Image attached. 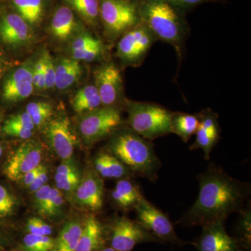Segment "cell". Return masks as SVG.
<instances>
[{
    "label": "cell",
    "instance_id": "83f0119b",
    "mask_svg": "<svg viewBox=\"0 0 251 251\" xmlns=\"http://www.w3.org/2000/svg\"><path fill=\"white\" fill-rule=\"evenodd\" d=\"M26 112L30 116L35 128H42L52 119V105L47 102H31L26 107Z\"/></svg>",
    "mask_w": 251,
    "mask_h": 251
},
{
    "label": "cell",
    "instance_id": "277c9868",
    "mask_svg": "<svg viewBox=\"0 0 251 251\" xmlns=\"http://www.w3.org/2000/svg\"><path fill=\"white\" fill-rule=\"evenodd\" d=\"M130 129L145 139L153 140L172 133L173 112L158 104L128 101L126 104Z\"/></svg>",
    "mask_w": 251,
    "mask_h": 251
},
{
    "label": "cell",
    "instance_id": "4fadbf2b",
    "mask_svg": "<svg viewBox=\"0 0 251 251\" xmlns=\"http://www.w3.org/2000/svg\"><path fill=\"white\" fill-rule=\"evenodd\" d=\"M202 227V233L193 242L198 251H244L237 239L227 233L224 221Z\"/></svg>",
    "mask_w": 251,
    "mask_h": 251
},
{
    "label": "cell",
    "instance_id": "d590c367",
    "mask_svg": "<svg viewBox=\"0 0 251 251\" xmlns=\"http://www.w3.org/2000/svg\"><path fill=\"white\" fill-rule=\"evenodd\" d=\"M2 131L4 134L23 140L32 138L35 130L29 129L23 126L16 125L6 120L2 126Z\"/></svg>",
    "mask_w": 251,
    "mask_h": 251
},
{
    "label": "cell",
    "instance_id": "ee69618b",
    "mask_svg": "<svg viewBox=\"0 0 251 251\" xmlns=\"http://www.w3.org/2000/svg\"><path fill=\"white\" fill-rule=\"evenodd\" d=\"M44 165V164H43V163H41L40 166H38L37 168H34L32 171H29L27 174L25 175L22 179L18 183L22 185V186H25V187L28 188V186L34 181V180L36 179L37 175L40 173Z\"/></svg>",
    "mask_w": 251,
    "mask_h": 251
},
{
    "label": "cell",
    "instance_id": "7402d4cb",
    "mask_svg": "<svg viewBox=\"0 0 251 251\" xmlns=\"http://www.w3.org/2000/svg\"><path fill=\"white\" fill-rule=\"evenodd\" d=\"M84 221L72 219L67 221L59 232L55 240L54 251H75L82 229Z\"/></svg>",
    "mask_w": 251,
    "mask_h": 251
},
{
    "label": "cell",
    "instance_id": "d6a6232c",
    "mask_svg": "<svg viewBox=\"0 0 251 251\" xmlns=\"http://www.w3.org/2000/svg\"><path fill=\"white\" fill-rule=\"evenodd\" d=\"M65 201L64 196L57 188L52 187L49 201L40 214L43 217L55 219L62 215Z\"/></svg>",
    "mask_w": 251,
    "mask_h": 251
},
{
    "label": "cell",
    "instance_id": "4dcf8cb0",
    "mask_svg": "<svg viewBox=\"0 0 251 251\" xmlns=\"http://www.w3.org/2000/svg\"><path fill=\"white\" fill-rule=\"evenodd\" d=\"M69 4L87 22L94 23L99 16L98 0H67Z\"/></svg>",
    "mask_w": 251,
    "mask_h": 251
},
{
    "label": "cell",
    "instance_id": "603a6c76",
    "mask_svg": "<svg viewBox=\"0 0 251 251\" xmlns=\"http://www.w3.org/2000/svg\"><path fill=\"white\" fill-rule=\"evenodd\" d=\"M76 27L75 16L72 9L68 6H61L54 13L50 28L54 37L65 41L72 35Z\"/></svg>",
    "mask_w": 251,
    "mask_h": 251
},
{
    "label": "cell",
    "instance_id": "ab89813d",
    "mask_svg": "<svg viewBox=\"0 0 251 251\" xmlns=\"http://www.w3.org/2000/svg\"><path fill=\"white\" fill-rule=\"evenodd\" d=\"M32 78L34 88L39 91L46 90L45 74L41 57L32 67Z\"/></svg>",
    "mask_w": 251,
    "mask_h": 251
},
{
    "label": "cell",
    "instance_id": "8fae6325",
    "mask_svg": "<svg viewBox=\"0 0 251 251\" xmlns=\"http://www.w3.org/2000/svg\"><path fill=\"white\" fill-rule=\"evenodd\" d=\"M44 128L49 148L62 161L71 159L77 145V138L69 117L65 115L51 119Z\"/></svg>",
    "mask_w": 251,
    "mask_h": 251
},
{
    "label": "cell",
    "instance_id": "52a82bcc",
    "mask_svg": "<svg viewBox=\"0 0 251 251\" xmlns=\"http://www.w3.org/2000/svg\"><path fill=\"white\" fill-rule=\"evenodd\" d=\"M99 15L109 35L124 34L140 23L139 12L129 0H101Z\"/></svg>",
    "mask_w": 251,
    "mask_h": 251
},
{
    "label": "cell",
    "instance_id": "74e56055",
    "mask_svg": "<svg viewBox=\"0 0 251 251\" xmlns=\"http://www.w3.org/2000/svg\"><path fill=\"white\" fill-rule=\"evenodd\" d=\"M100 41L89 34H83L75 38L71 45L72 52L82 50L91 46L98 45Z\"/></svg>",
    "mask_w": 251,
    "mask_h": 251
},
{
    "label": "cell",
    "instance_id": "7dc6e473",
    "mask_svg": "<svg viewBox=\"0 0 251 251\" xmlns=\"http://www.w3.org/2000/svg\"><path fill=\"white\" fill-rule=\"evenodd\" d=\"M99 251H117L115 249L110 247H104L103 249H100Z\"/></svg>",
    "mask_w": 251,
    "mask_h": 251
},
{
    "label": "cell",
    "instance_id": "836d02e7",
    "mask_svg": "<svg viewBox=\"0 0 251 251\" xmlns=\"http://www.w3.org/2000/svg\"><path fill=\"white\" fill-rule=\"evenodd\" d=\"M27 233L37 236H49L53 233L52 226L39 217H31L27 220L25 226Z\"/></svg>",
    "mask_w": 251,
    "mask_h": 251
},
{
    "label": "cell",
    "instance_id": "f1b7e54d",
    "mask_svg": "<svg viewBox=\"0 0 251 251\" xmlns=\"http://www.w3.org/2000/svg\"><path fill=\"white\" fill-rule=\"evenodd\" d=\"M237 221V236L234 237L244 251H251V213L250 207L244 208Z\"/></svg>",
    "mask_w": 251,
    "mask_h": 251
},
{
    "label": "cell",
    "instance_id": "cb8c5ba5",
    "mask_svg": "<svg viewBox=\"0 0 251 251\" xmlns=\"http://www.w3.org/2000/svg\"><path fill=\"white\" fill-rule=\"evenodd\" d=\"M80 62L72 59H63L56 65L55 87L59 90H67L75 84L82 75Z\"/></svg>",
    "mask_w": 251,
    "mask_h": 251
},
{
    "label": "cell",
    "instance_id": "484cf974",
    "mask_svg": "<svg viewBox=\"0 0 251 251\" xmlns=\"http://www.w3.org/2000/svg\"><path fill=\"white\" fill-rule=\"evenodd\" d=\"M199 125L198 115L181 112H173L171 119L172 133L177 135L185 143L196 134Z\"/></svg>",
    "mask_w": 251,
    "mask_h": 251
},
{
    "label": "cell",
    "instance_id": "9a60e30c",
    "mask_svg": "<svg viewBox=\"0 0 251 251\" xmlns=\"http://www.w3.org/2000/svg\"><path fill=\"white\" fill-rule=\"evenodd\" d=\"M32 67L23 65L8 75L2 86V99L16 103L30 97L34 91Z\"/></svg>",
    "mask_w": 251,
    "mask_h": 251
},
{
    "label": "cell",
    "instance_id": "2e32d148",
    "mask_svg": "<svg viewBox=\"0 0 251 251\" xmlns=\"http://www.w3.org/2000/svg\"><path fill=\"white\" fill-rule=\"evenodd\" d=\"M199 125L196 130V140L190 150L201 149L206 160L210 159L213 149L219 140L220 126L218 117L210 110H204L198 115Z\"/></svg>",
    "mask_w": 251,
    "mask_h": 251
},
{
    "label": "cell",
    "instance_id": "ffe728a7",
    "mask_svg": "<svg viewBox=\"0 0 251 251\" xmlns=\"http://www.w3.org/2000/svg\"><path fill=\"white\" fill-rule=\"evenodd\" d=\"M82 176L76 163L72 158L64 160L57 166L54 175L55 188L67 199L72 201L75 190L80 184Z\"/></svg>",
    "mask_w": 251,
    "mask_h": 251
},
{
    "label": "cell",
    "instance_id": "e0dca14e",
    "mask_svg": "<svg viewBox=\"0 0 251 251\" xmlns=\"http://www.w3.org/2000/svg\"><path fill=\"white\" fill-rule=\"evenodd\" d=\"M32 37V31L20 15L10 13L0 18V40L10 47H20Z\"/></svg>",
    "mask_w": 251,
    "mask_h": 251
},
{
    "label": "cell",
    "instance_id": "8d00e7d4",
    "mask_svg": "<svg viewBox=\"0 0 251 251\" xmlns=\"http://www.w3.org/2000/svg\"><path fill=\"white\" fill-rule=\"evenodd\" d=\"M103 52V47L102 43L98 45L91 46L90 48L72 52V58L78 61H85V62H93L99 58Z\"/></svg>",
    "mask_w": 251,
    "mask_h": 251
},
{
    "label": "cell",
    "instance_id": "7c38bea8",
    "mask_svg": "<svg viewBox=\"0 0 251 251\" xmlns=\"http://www.w3.org/2000/svg\"><path fill=\"white\" fill-rule=\"evenodd\" d=\"M72 201L79 207L90 211L102 209L104 202L103 179L88 166L82 173L80 184L75 190Z\"/></svg>",
    "mask_w": 251,
    "mask_h": 251
},
{
    "label": "cell",
    "instance_id": "44dd1931",
    "mask_svg": "<svg viewBox=\"0 0 251 251\" xmlns=\"http://www.w3.org/2000/svg\"><path fill=\"white\" fill-rule=\"evenodd\" d=\"M110 196L114 204L123 211L135 209L144 197L139 186L130 178L118 180Z\"/></svg>",
    "mask_w": 251,
    "mask_h": 251
},
{
    "label": "cell",
    "instance_id": "681fc988",
    "mask_svg": "<svg viewBox=\"0 0 251 251\" xmlns=\"http://www.w3.org/2000/svg\"><path fill=\"white\" fill-rule=\"evenodd\" d=\"M4 251V250H1V251Z\"/></svg>",
    "mask_w": 251,
    "mask_h": 251
},
{
    "label": "cell",
    "instance_id": "b9f144b4",
    "mask_svg": "<svg viewBox=\"0 0 251 251\" xmlns=\"http://www.w3.org/2000/svg\"><path fill=\"white\" fill-rule=\"evenodd\" d=\"M9 122H13V123L16 124L23 126L29 129L35 130V126L33 124L32 120H31L30 116L28 115L27 112H23L21 113L16 114V115H12L7 119Z\"/></svg>",
    "mask_w": 251,
    "mask_h": 251
},
{
    "label": "cell",
    "instance_id": "30bf717a",
    "mask_svg": "<svg viewBox=\"0 0 251 251\" xmlns=\"http://www.w3.org/2000/svg\"><path fill=\"white\" fill-rule=\"evenodd\" d=\"M44 151L40 142L25 140L6 160L3 173L11 181L19 182L25 175L42 163Z\"/></svg>",
    "mask_w": 251,
    "mask_h": 251
},
{
    "label": "cell",
    "instance_id": "7a4b0ae2",
    "mask_svg": "<svg viewBox=\"0 0 251 251\" xmlns=\"http://www.w3.org/2000/svg\"><path fill=\"white\" fill-rule=\"evenodd\" d=\"M108 151L134 174L155 181L161 163L150 140L129 129L114 132Z\"/></svg>",
    "mask_w": 251,
    "mask_h": 251
},
{
    "label": "cell",
    "instance_id": "5bb4252c",
    "mask_svg": "<svg viewBox=\"0 0 251 251\" xmlns=\"http://www.w3.org/2000/svg\"><path fill=\"white\" fill-rule=\"evenodd\" d=\"M95 87L103 106L115 107L121 98L123 81L121 72L112 63L104 64L95 73Z\"/></svg>",
    "mask_w": 251,
    "mask_h": 251
},
{
    "label": "cell",
    "instance_id": "60d3db41",
    "mask_svg": "<svg viewBox=\"0 0 251 251\" xmlns=\"http://www.w3.org/2000/svg\"><path fill=\"white\" fill-rule=\"evenodd\" d=\"M49 179V171L48 167L44 165L42 169L34 180L32 183L28 186V190L31 193H35L39 188L48 184Z\"/></svg>",
    "mask_w": 251,
    "mask_h": 251
},
{
    "label": "cell",
    "instance_id": "c3c4849f",
    "mask_svg": "<svg viewBox=\"0 0 251 251\" xmlns=\"http://www.w3.org/2000/svg\"><path fill=\"white\" fill-rule=\"evenodd\" d=\"M2 71H3L2 62H1V57H0V77H1V74H2Z\"/></svg>",
    "mask_w": 251,
    "mask_h": 251
},
{
    "label": "cell",
    "instance_id": "9c48e42d",
    "mask_svg": "<svg viewBox=\"0 0 251 251\" xmlns=\"http://www.w3.org/2000/svg\"><path fill=\"white\" fill-rule=\"evenodd\" d=\"M156 38L143 23L122 34L117 44V54L122 62L137 66L142 63Z\"/></svg>",
    "mask_w": 251,
    "mask_h": 251
},
{
    "label": "cell",
    "instance_id": "e575fe53",
    "mask_svg": "<svg viewBox=\"0 0 251 251\" xmlns=\"http://www.w3.org/2000/svg\"><path fill=\"white\" fill-rule=\"evenodd\" d=\"M41 57L45 74L46 90H51L55 87L56 65L48 51H45Z\"/></svg>",
    "mask_w": 251,
    "mask_h": 251
},
{
    "label": "cell",
    "instance_id": "ac0fdd59",
    "mask_svg": "<svg viewBox=\"0 0 251 251\" xmlns=\"http://www.w3.org/2000/svg\"><path fill=\"white\" fill-rule=\"evenodd\" d=\"M107 242L106 229L94 214L84 221L83 229L75 251H99Z\"/></svg>",
    "mask_w": 251,
    "mask_h": 251
},
{
    "label": "cell",
    "instance_id": "4316f807",
    "mask_svg": "<svg viewBox=\"0 0 251 251\" xmlns=\"http://www.w3.org/2000/svg\"><path fill=\"white\" fill-rule=\"evenodd\" d=\"M15 9L29 25L38 24L44 14V0H12Z\"/></svg>",
    "mask_w": 251,
    "mask_h": 251
},
{
    "label": "cell",
    "instance_id": "bcb514c9",
    "mask_svg": "<svg viewBox=\"0 0 251 251\" xmlns=\"http://www.w3.org/2000/svg\"><path fill=\"white\" fill-rule=\"evenodd\" d=\"M4 153V145H2L1 143H0V159H1V157L3 156Z\"/></svg>",
    "mask_w": 251,
    "mask_h": 251
},
{
    "label": "cell",
    "instance_id": "7bdbcfd3",
    "mask_svg": "<svg viewBox=\"0 0 251 251\" xmlns=\"http://www.w3.org/2000/svg\"><path fill=\"white\" fill-rule=\"evenodd\" d=\"M175 8H188L203 4V3L214 1L216 0H166Z\"/></svg>",
    "mask_w": 251,
    "mask_h": 251
},
{
    "label": "cell",
    "instance_id": "f546056e",
    "mask_svg": "<svg viewBox=\"0 0 251 251\" xmlns=\"http://www.w3.org/2000/svg\"><path fill=\"white\" fill-rule=\"evenodd\" d=\"M55 240L49 236L27 233L20 244L21 251H54Z\"/></svg>",
    "mask_w": 251,
    "mask_h": 251
},
{
    "label": "cell",
    "instance_id": "d4e9b609",
    "mask_svg": "<svg viewBox=\"0 0 251 251\" xmlns=\"http://www.w3.org/2000/svg\"><path fill=\"white\" fill-rule=\"evenodd\" d=\"M72 104L74 110L80 115L103 106L95 85H87L77 91L72 99Z\"/></svg>",
    "mask_w": 251,
    "mask_h": 251
},
{
    "label": "cell",
    "instance_id": "f6af8a7d",
    "mask_svg": "<svg viewBox=\"0 0 251 251\" xmlns=\"http://www.w3.org/2000/svg\"><path fill=\"white\" fill-rule=\"evenodd\" d=\"M6 241V234L2 229H0V251L3 250L1 247L4 245Z\"/></svg>",
    "mask_w": 251,
    "mask_h": 251
},
{
    "label": "cell",
    "instance_id": "d6986e66",
    "mask_svg": "<svg viewBox=\"0 0 251 251\" xmlns=\"http://www.w3.org/2000/svg\"><path fill=\"white\" fill-rule=\"evenodd\" d=\"M94 170L102 179H122L130 178L134 173L116 156L109 151H100L94 158Z\"/></svg>",
    "mask_w": 251,
    "mask_h": 251
},
{
    "label": "cell",
    "instance_id": "6da1fadb",
    "mask_svg": "<svg viewBox=\"0 0 251 251\" xmlns=\"http://www.w3.org/2000/svg\"><path fill=\"white\" fill-rule=\"evenodd\" d=\"M198 180L197 200L178 221L186 227L225 222L231 214L240 213L250 197L249 184L234 179L216 165L198 175Z\"/></svg>",
    "mask_w": 251,
    "mask_h": 251
},
{
    "label": "cell",
    "instance_id": "5b68a950",
    "mask_svg": "<svg viewBox=\"0 0 251 251\" xmlns=\"http://www.w3.org/2000/svg\"><path fill=\"white\" fill-rule=\"evenodd\" d=\"M81 115L77 129L90 146L116 131L122 123L121 113L116 107L101 106Z\"/></svg>",
    "mask_w": 251,
    "mask_h": 251
},
{
    "label": "cell",
    "instance_id": "f35d334b",
    "mask_svg": "<svg viewBox=\"0 0 251 251\" xmlns=\"http://www.w3.org/2000/svg\"><path fill=\"white\" fill-rule=\"evenodd\" d=\"M51 191H52V187L50 185L46 184L37 190L35 193H33L34 194V206H35L36 211L39 215L49 201Z\"/></svg>",
    "mask_w": 251,
    "mask_h": 251
},
{
    "label": "cell",
    "instance_id": "8992f818",
    "mask_svg": "<svg viewBox=\"0 0 251 251\" xmlns=\"http://www.w3.org/2000/svg\"><path fill=\"white\" fill-rule=\"evenodd\" d=\"M105 229L110 247L117 251H131L143 243L163 244L138 221L125 216L115 218Z\"/></svg>",
    "mask_w": 251,
    "mask_h": 251
},
{
    "label": "cell",
    "instance_id": "3957f363",
    "mask_svg": "<svg viewBox=\"0 0 251 251\" xmlns=\"http://www.w3.org/2000/svg\"><path fill=\"white\" fill-rule=\"evenodd\" d=\"M139 15L156 39L180 49L186 29L176 8L166 0H143Z\"/></svg>",
    "mask_w": 251,
    "mask_h": 251
},
{
    "label": "cell",
    "instance_id": "ba28073f",
    "mask_svg": "<svg viewBox=\"0 0 251 251\" xmlns=\"http://www.w3.org/2000/svg\"><path fill=\"white\" fill-rule=\"evenodd\" d=\"M135 210L136 221L163 244L168 242L179 247L187 244L193 245V242H186L178 237L174 226L168 216L149 202L145 197L142 198Z\"/></svg>",
    "mask_w": 251,
    "mask_h": 251
},
{
    "label": "cell",
    "instance_id": "1f68e13d",
    "mask_svg": "<svg viewBox=\"0 0 251 251\" xmlns=\"http://www.w3.org/2000/svg\"><path fill=\"white\" fill-rule=\"evenodd\" d=\"M18 206L16 196L9 188L0 184V221H4L14 216Z\"/></svg>",
    "mask_w": 251,
    "mask_h": 251
}]
</instances>
